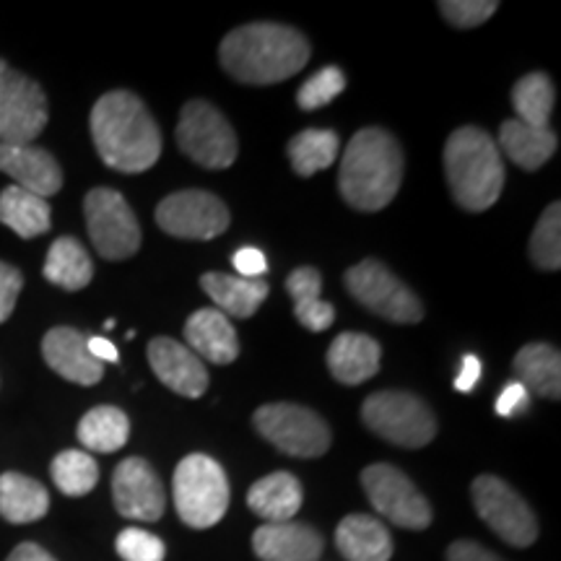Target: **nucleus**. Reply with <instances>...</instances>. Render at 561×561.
<instances>
[{
    "label": "nucleus",
    "instance_id": "nucleus-37",
    "mask_svg": "<svg viewBox=\"0 0 561 561\" xmlns=\"http://www.w3.org/2000/svg\"><path fill=\"white\" fill-rule=\"evenodd\" d=\"M500 3L496 0H442L439 13L447 24L458 26V30H473L481 26L483 21L494 16Z\"/></svg>",
    "mask_w": 561,
    "mask_h": 561
},
{
    "label": "nucleus",
    "instance_id": "nucleus-43",
    "mask_svg": "<svg viewBox=\"0 0 561 561\" xmlns=\"http://www.w3.org/2000/svg\"><path fill=\"white\" fill-rule=\"evenodd\" d=\"M479 377H481V362L476 359V356H466V359H462L458 380H455V390L471 392L476 388V382H479Z\"/></svg>",
    "mask_w": 561,
    "mask_h": 561
},
{
    "label": "nucleus",
    "instance_id": "nucleus-2",
    "mask_svg": "<svg viewBox=\"0 0 561 561\" xmlns=\"http://www.w3.org/2000/svg\"><path fill=\"white\" fill-rule=\"evenodd\" d=\"M219 60L240 83L268 87L297 76L310 60V42L286 24H244L231 30L219 47Z\"/></svg>",
    "mask_w": 561,
    "mask_h": 561
},
{
    "label": "nucleus",
    "instance_id": "nucleus-39",
    "mask_svg": "<svg viewBox=\"0 0 561 561\" xmlns=\"http://www.w3.org/2000/svg\"><path fill=\"white\" fill-rule=\"evenodd\" d=\"M24 286V276L16 265L0 263V322H5L16 310V299Z\"/></svg>",
    "mask_w": 561,
    "mask_h": 561
},
{
    "label": "nucleus",
    "instance_id": "nucleus-6",
    "mask_svg": "<svg viewBox=\"0 0 561 561\" xmlns=\"http://www.w3.org/2000/svg\"><path fill=\"white\" fill-rule=\"evenodd\" d=\"M362 421L369 432L398 447L419 450L437 437V419L419 396L403 390H380L362 405Z\"/></svg>",
    "mask_w": 561,
    "mask_h": 561
},
{
    "label": "nucleus",
    "instance_id": "nucleus-1",
    "mask_svg": "<svg viewBox=\"0 0 561 561\" xmlns=\"http://www.w3.org/2000/svg\"><path fill=\"white\" fill-rule=\"evenodd\" d=\"M91 138L104 164L115 172L151 170L161 157V130L133 91H107L91 110Z\"/></svg>",
    "mask_w": 561,
    "mask_h": 561
},
{
    "label": "nucleus",
    "instance_id": "nucleus-31",
    "mask_svg": "<svg viewBox=\"0 0 561 561\" xmlns=\"http://www.w3.org/2000/svg\"><path fill=\"white\" fill-rule=\"evenodd\" d=\"M130 437V421L115 405H96L79 424V442L94 453H117Z\"/></svg>",
    "mask_w": 561,
    "mask_h": 561
},
{
    "label": "nucleus",
    "instance_id": "nucleus-32",
    "mask_svg": "<svg viewBox=\"0 0 561 561\" xmlns=\"http://www.w3.org/2000/svg\"><path fill=\"white\" fill-rule=\"evenodd\" d=\"M341 140L333 130L307 128L289 140V159L299 178H312L339 159Z\"/></svg>",
    "mask_w": 561,
    "mask_h": 561
},
{
    "label": "nucleus",
    "instance_id": "nucleus-13",
    "mask_svg": "<svg viewBox=\"0 0 561 561\" xmlns=\"http://www.w3.org/2000/svg\"><path fill=\"white\" fill-rule=\"evenodd\" d=\"M471 494L479 517L504 543L515 546V549H525V546L536 543V515H533V510L510 483L496 479V476H479L473 481Z\"/></svg>",
    "mask_w": 561,
    "mask_h": 561
},
{
    "label": "nucleus",
    "instance_id": "nucleus-8",
    "mask_svg": "<svg viewBox=\"0 0 561 561\" xmlns=\"http://www.w3.org/2000/svg\"><path fill=\"white\" fill-rule=\"evenodd\" d=\"M343 284L351 297L369 312L380 314L390 322L401 325H416L424 318V305L401 278L392 276L380 261H362L346 271Z\"/></svg>",
    "mask_w": 561,
    "mask_h": 561
},
{
    "label": "nucleus",
    "instance_id": "nucleus-33",
    "mask_svg": "<svg viewBox=\"0 0 561 561\" xmlns=\"http://www.w3.org/2000/svg\"><path fill=\"white\" fill-rule=\"evenodd\" d=\"M553 102V83L546 73H528L512 89V107L517 112V121L536 128H549Z\"/></svg>",
    "mask_w": 561,
    "mask_h": 561
},
{
    "label": "nucleus",
    "instance_id": "nucleus-9",
    "mask_svg": "<svg viewBox=\"0 0 561 561\" xmlns=\"http://www.w3.org/2000/svg\"><path fill=\"white\" fill-rule=\"evenodd\" d=\"M178 146L195 164L206 170H227L237 159V136L227 117L206 100H193L182 107L178 123Z\"/></svg>",
    "mask_w": 561,
    "mask_h": 561
},
{
    "label": "nucleus",
    "instance_id": "nucleus-28",
    "mask_svg": "<svg viewBox=\"0 0 561 561\" xmlns=\"http://www.w3.org/2000/svg\"><path fill=\"white\" fill-rule=\"evenodd\" d=\"M322 276L312 265H301L286 278V291L294 301V314H297L299 325L312 333H322L333 325L335 310L333 305L320 299Z\"/></svg>",
    "mask_w": 561,
    "mask_h": 561
},
{
    "label": "nucleus",
    "instance_id": "nucleus-11",
    "mask_svg": "<svg viewBox=\"0 0 561 561\" xmlns=\"http://www.w3.org/2000/svg\"><path fill=\"white\" fill-rule=\"evenodd\" d=\"M362 486L371 507L405 530H424L432 525V507L409 476L388 462L362 471Z\"/></svg>",
    "mask_w": 561,
    "mask_h": 561
},
{
    "label": "nucleus",
    "instance_id": "nucleus-30",
    "mask_svg": "<svg viewBox=\"0 0 561 561\" xmlns=\"http://www.w3.org/2000/svg\"><path fill=\"white\" fill-rule=\"evenodd\" d=\"M42 273L60 289L81 291L94 278V263H91L87 248L76 237H60V240L53 242L50 252H47Z\"/></svg>",
    "mask_w": 561,
    "mask_h": 561
},
{
    "label": "nucleus",
    "instance_id": "nucleus-22",
    "mask_svg": "<svg viewBox=\"0 0 561 561\" xmlns=\"http://www.w3.org/2000/svg\"><path fill=\"white\" fill-rule=\"evenodd\" d=\"M305 491L297 476L278 471L252 483L248 491V507L265 523H289L301 510Z\"/></svg>",
    "mask_w": 561,
    "mask_h": 561
},
{
    "label": "nucleus",
    "instance_id": "nucleus-25",
    "mask_svg": "<svg viewBox=\"0 0 561 561\" xmlns=\"http://www.w3.org/2000/svg\"><path fill=\"white\" fill-rule=\"evenodd\" d=\"M201 286L216 301V310L240 320L252 318L271 291L268 280L227 276V273H206Z\"/></svg>",
    "mask_w": 561,
    "mask_h": 561
},
{
    "label": "nucleus",
    "instance_id": "nucleus-20",
    "mask_svg": "<svg viewBox=\"0 0 561 561\" xmlns=\"http://www.w3.org/2000/svg\"><path fill=\"white\" fill-rule=\"evenodd\" d=\"M252 549L263 561H318L322 538L305 523H265L252 536Z\"/></svg>",
    "mask_w": 561,
    "mask_h": 561
},
{
    "label": "nucleus",
    "instance_id": "nucleus-26",
    "mask_svg": "<svg viewBox=\"0 0 561 561\" xmlns=\"http://www.w3.org/2000/svg\"><path fill=\"white\" fill-rule=\"evenodd\" d=\"M515 377L528 392L541 398H561V356L549 343H528L515 356Z\"/></svg>",
    "mask_w": 561,
    "mask_h": 561
},
{
    "label": "nucleus",
    "instance_id": "nucleus-14",
    "mask_svg": "<svg viewBox=\"0 0 561 561\" xmlns=\"http://www.w3.org/2000/svg\"><path fill=\"white\" fill-rule=\"evenodd\" d=\"M229 208L206 191H180L157 206V224L178 240H214L229 229Z\"/></svg>",
    "mask_w": 561,
    "mask_h": 561
},
{
    "label": "nucleus",
    "instance_id": "nucleus-40",
    "mask_svg": "<svg viewBox=\"0 0 561 561\" xmlns=\"http://www.w3.org/2000/svg\"><path fill=\"white\" fill-rule=\"evenodd\" d=\"M528 405H530V392L525 390L517 380H512L507 388L502 390V396L496 398V413L504 419H512L517 416V413L528 411Z\"/></svg>",
    "mask_w": 561,
    "mask_h": 561
},
{
    "label": "nucleus",
    "instance_id": "nucleus-3",
    "mask_svg": "<svg viewBox=\"0 0 561 561\" xmlns=\"http://www.w3.org/2000/svg\"><path fill=\"white\" fill-rule=\"evenodd\" d=\"M401 144L382 128H364L343 151L339 191L356 210H382L390 206L403 180Z\"/></svg>",
    "mask_w": 561,
    "mask_h": 561
},
{
    "label": "nucleus",
    "instance_id": "nucleus-29",
    "mask_svg": "<svg viewBox=\"0 0 561 561\" xmlns=\"http://www.w3.org/2000/svg\"><path fill=\"white\" fill-rule=\"evenodd\" d=\"M0 224L16 231L21 240H34L53 227L50 203L39 195L21 191L11 185L0 193Z\"/></svg>",
    "mask_w": 561,
    "mask_h": 561
},
{
    "label": "nucleus",
    "instance_id": "nucleus-23",
    "mask_svg": "<svg viewBox=\"0 0 561 561\" xmlns=\"http://www.w3.org/2000/svg\"><path fill=\"white\" fill-rule=\"evenodd\" d=\"M557 144V133L551 128H536V125H525L517 117H512V121L502 123L496 149L504 157H510L512 164H517L520 170L536 172L553 157Z\"/></svg>",
    "mask_w": 561,
    "mask_h": 561
},
{
    "label": "nucleus",
    "instance_id": "nucleus-27",
    "mask_svg": "<svg viewBox=\"0 0 561 561\" xmlns=\"http://www.w3.org/2000/svg\"><path fill=\"white\" fill-rule=\"evenodd\" d=\"M50 510V494L24 473L0 476V515L13 525L37 523Z\"/></svg>",
    "mask_w": 561,
    "mask_h": 561
},
{
    "label": "nucleus",
    "instance_id": "nucleus-10",
    "mask_svg": "<svg viewBox=\"0 0 561 561\" xmlns=\"http://www.w3.org/2000/svg\"><path fill=\"white\" fill-rule=\"evenodd\" d=\"M83 216L94 250L104 261H128L140 250L138 219L117 191L94 187L83 198Z\"/></svg>",
    "mask_w": 561,
    "mask_h": 561
},
{
    "label": "nucleus",
    "instance_id": "nucleus-34",
    "mask_svg": "<svg viewBox=\"0 0 561 561\" xmlns=\"http://www.w3.org/2000/svg\"><path fill=\"white\" fill-rule=\"evenodd\" d=\"M53 481L66 496H87L100 481V466L83 450H66L53 460Z\"/></svg>",
    "mask_w": 561,
    "mask_h": 561
},
{
    "label": "nucleus",
    "instance_id": "nucleus-7",
    "mask_svg": "<svg viewBox=\"0 0 561 561\" xmlns=\"http://www.w3.org/2000/svg\"><path fill=\"white\" fill-rule=\"evenodd\" d=\"M257 434L291 458H320L331 447V430L312 409L297 403L261 405L252 416Z\"/></svg>",
    "mask_w": 561,
    "mask_h": 561
},
{
    "label": "nucleus",
    "instance_id": "nucleus-45",
    "mask_svg": "<svg viewBox=\"0 0 561 561\" xmlns=\"http://www.w3.org/2000/svg\"><path fill=\"white\" fill-rule=\"evenodd\" d=\"M89 354L94 356V359H100L102 364L121 359V351H117L115 343L107 339H89Z\"/></svg>",
    "mask_w": 561,
    "mask_h": 561
},
{
    "label": "nucleus",
    "instance_id": "nucleus-19",
    "mask_svg": "<svg viewBox=\"0 0 561 561\" xmlns=\"http://www.w3.org/2000/svg\"><path fill=\"white\" fill-rule=\"evenodd\" d=\"M185 346L201 362L219 364V367H227L240 356V339H237L234 325L216 307H203L187 318Z\"/></svg>",
    "mask_w": 561,
    "mask_h": 561
},
{
    "label": "nucleus",
    "instance_id": "nucleus-41",
    "mask_svg": "<svg viewBox=\"0 0 561 561\" xmlns=\"http://www.w3.org/2000/svg\"><path fill=\"white\" fill-rule=\"evenodd\" d=\"M234 268L242 278H261L265 271H268V263H265V255L257 248H242L234 255Z\"/></svg>",
    "mask_w": 561,
    "mask_h": 561
},
{
    "label": "nucleus",
    "instance_id": "nucleus-4",
    "mask_svg": "<svg viewBox=\"0 0 561 561\" xmlns=\"http://www.w3.org/2000/svg\"><path fill=\"white\" fill-rule=\"evenodd\" d=\"M445 178L460 208L481 214L500 201L504 187V161L496 140L486 130L458 128L445 144Z\"/></svg>",
    "mask_w": 561,
    "mask_h": 561
},
{
    "label": "nucleus",
    "instance_id": "nucleus-42",
    "mask_svg": "<svg viewBox=\"0 0 561 561\" xmlns=\"http://www.w3.org/2000/svg\"><path fill=\"white\" fill-rule=\"evenodd\" d=\"M447 561H502L496 553L483 549L481 543L476 541H455L450 549H447Z\"/></svg>",
    "mask_w": 561,
    "mask_h": 561
},
{
    "label": "nucleus",
    "instance_id": "nucleus-16",
    "mask_svg": "<svg viewBox=\"0 0 561 561\" xmlns=\"http://www.w3.org/2000/svg\"><path fill=\"white\" fill-rule=\"evenodd\" d=\"M0 172L9 174L16 187L50 198L62 187V170L50 151L34 144H0Z\"/></svg>",
    "mask_w": 561,
    "mask_h": 561
},
{
    "label": "nucleus",
    "instance_id": "nucleus-5",
    "mask_svg": "<svg viewBox=\"0 0 561 561\" xmlns=\"http://www.w3.org/2000/svg\"><path fill=\"white\" fill-rule=\"evenodd\" d=\"M172 496L182 523L195 530L214 528L229 510L227 473L208 455H187L174 471Z\"/></svg>",
    "mask_w": 561,
    "mask_h": 561
},
{
    "label": "nucleus",
    "instance_id": "nucleus-15",
    "mask_svg": "<svg viewBox=\"0 0 561 561\" xmlns=\"http://www.w3.org/2000/svg\"><path fill=\"white\" fill-rule=\"evenodd\" d=\"M112 502L123 517L157 523L167 510V491L144 458H128L112 473Z\"/></svg>",
    "mask_w": 561,
    "mask_h": 561
},
{
    "label": "nucleus",
    "instance_id": "nucleus-18",
    "mask_svg": "<svg viewBox=\"0 0 561 561\" xmlns=\"http://www.w3.org/2000/svg\"><path fill=\"white\" fill-rule=\"evenodd\" d=\"M42 356L47 367L58 371L62 380L83 385H96L104 377V364L89 354V339L76 328H53L42 339Z\"/></svg>",
    "mask_w": 561,
    "mask_h": 561
},
{
    "label": "nucleus",
    "instance_id": "nucleus-21",
    "mask_svg": "<svg viewBox=\"0 0 561 561\" xmlns=\"http://www.w3.org/2000/svg\"><path fill=\"white\" fill-rule=\"evenodd\" d=\"M380 343L364 333H341L328 348V369L341 385H362L380 371Z\"/></svg>",
    "mask_w": 561,
    "mask_h": 561
},
{
    "label": "nucleus",
    "instance_id": "nucleus-35",
    "mask_svg": "<svg viewBox=\"0 0 561 561\" xmlns=\"http://www.w3.org/2000/svg\"><path fill=\"white\" fill-rule=\"evenodd\" d=\"M530 261L541 271H559L561 268V206L551 203L538 219L536 229L530 234Z\"/></svg>",
    "mask_w": 561,
    "mask_h": 561
},
{
    "label": "nucleus",
    "instance_id": "nucleus-44",
    "mask_svg": "<svg viewBox=\"0 0 561 561\" xmlns=\"http://www.w3.org/2000/svg\"><path fill=\"white\" fill-rule=\"evenodd\" d=\"M5 561H55L53 553H47L37 543H21L11 551V557Z\"/></svg>",
    "mask_w": 561,
    "mask_h": 561
},
{
    "label": "nucleus",
    "instance_id": "nucleus-24",
    "mask_svg": "<svg viewBox=\"0 0 561 561\" xmlns=\"http://www.w3.org/2000/svg\"><path fill=\"white\" fill-rule=\"evenodd\" d=\"M335 546L346 561H390L392 557L390 533L371 515L343 517L335 530Z\"/></svg>",
    "mask_w": 561,
    "mask_h": 561
},
{
    "label": "nucleus",
    "instance_id": "nucleus-38",
    "mask_svg": "<svg viewBox=\"0 0 561 561\" xmlns=\"http://www.w3.org/2000/svg\"><path fill=\"white\" fill-rule=\"evenodd\" d=\"M115 549L123 561H164L167 549L159 536L140 528H125L117 536Z\"/></svg>",
    "mask_w": 561,
    "mask_h": 561
},
{
    "label": "nucleus",
    "instance_id": "nucleus-12",
    "mask_svg": "<svg viewBox=\"0 0 561 561\" xmlns=\"http://www.w3.org/2000/svg\"><path fill=\"white\" fill-rule=\"evenodd\" d=\"M47 117L39 83L0 60V144H32L45 130Z\"/></svg>",
    "mask_w": 561,
    "mask_h": 561
},
{
    "label": "nucleus",
    "instance_id": "nucleus-17",
    "mask_svg": "<svg viewBox=\"0 0 561 561\" xmlns=\"http://www.w3.org/2000/svg\"><path fill=\"white\" fill-rule=\"evenodd\" d=\"M149 364L159 382L182 398H201L208 390L206 364L185 343L153 339L149 343Z\"/></svg>",
    "mask_w": 561,
    "mask_h": 561
},
{
    "label": "nucleus",
    "instance_id": "nucleus-36",
    "mask_svg": "<svg viewBox=\"0 0 561 561\" xmlns=\"http://www.w3.org/2000/svg\"><path fill=\"white\" fill-rule=\"evenodd\" d=\"M343 89H346V76H343V70L328 66L301 83V89L297 91V104L307 112L320 110L325 107V104H331L335 96L343 94Z\"/></svg>",
    "mask_w": 561,
    "mask_h": 561
}]
</instances>
